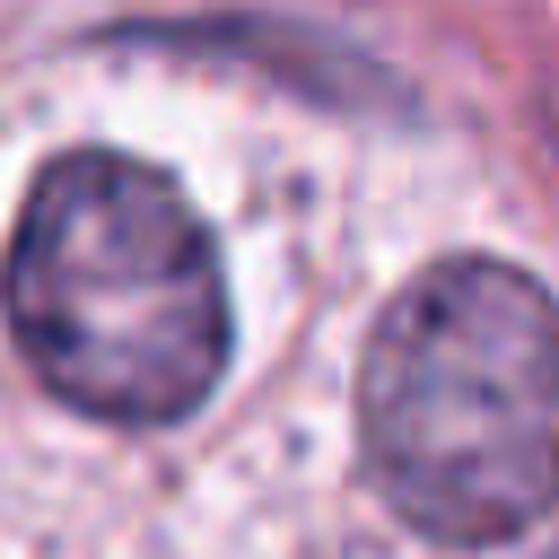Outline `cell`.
Instances as JSON below:
<instances>
[{"instance_id": "7a4b0ae2", "label": "cell", "mask_w": 559, "mask_h": 559, "mask_svg": "<svg viewBox=\"0 0 559 559\" xmlns=\"http://www.w3.org/2000/svg\"><path fill=\"white\" fill-rule=\"evenodd\" d=\"M367 463L402 524L454 550L515 542L559 498V306L507 262L411 280L358 376Z\"/></svg>"}, {"instance_id": "6da1fadb", "label": "cell", "mask_w": 559, "mask_h": 559, "mask_svg": "<svg viewBox=\"0 0 559 559\" xmlns=\"http://www.w3.org/2000/svg\"><path fill=\"white\" fill-rule=\"evenodd\" d=\"M0 306L26 367L114 428L192 419L227 367L218 253L192 201L122 148H70L35 175Z\"/></svg>"}]
</instances>
